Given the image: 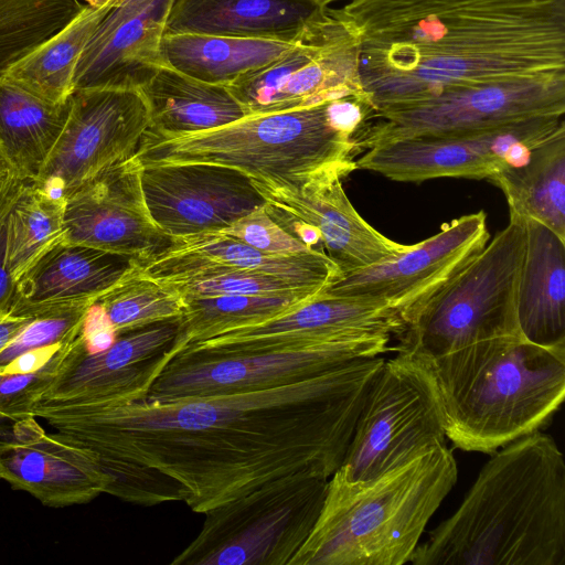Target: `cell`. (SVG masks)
<instances>
[{
	"label": "cell",
	"mask_w": 565,
	"mask_h": 565,
	"mask_svg": "<svg viewBox=\"0 0 565 565\" xmlns=\"http://www.w3.org/2000/svg\"><path fill=\"white\" fill-rule=\"evenodd\" d=\"M384 362L360 358L309 380L228 395L129 403L40 401L31 411L94 454L107 494L204 514L276 478L340 468Z\"/></svg>",
	"instance_id": "obj_1"
},
{
	"label": "cell",
	"mask_w": 565,
	"mask_h": 565,
	"mask_svg": "<svg viewBox=\"0 0 565 565\" xmlns=\"http://www.w3.org/2000/svg\"><path fill=\"white\" fill-rule=\"evenodd\" d=\"M371 117L565 81V0H350Z\"/></svg>",
	"instance_id": "obj_2"
},
{
	"label": "cell",
	"mask_w": 565,
	"mask_h": 565,
	"mask_svg": "<svg viewBox=\"0 0 565 565\" xmlns=\"http://www.w3.org/2000/svg\"><path fill=\"white\" fill-rule=\"evenodd\" d=\"M501 448L409 563L565 565V461L556 441L536 430Z\"/></svg>",
	"instance_id": "obj_3"
},
{
	"label": "cell",
	"mask_w": 565,
	"mask_h": 565,
	"mask_svg": "<svg viewBox=\"0 0 565 565\" xmlns=\"http://www.w3.org/2000/svg\"><path fill=\"white\" fill-rule=\"evenodd\" d=\"M398 355L427 382L446 437L466 451L490 454L540 430L565 396V350L521 335L477 341L437 358Z\"/></svg>",
	"instance_id": "obj_4"
},
{
	"label": "cell",
	"mask_w": 565,
	"mask_h": 565,
	"mask_svg": "<svg viewBox=\"0 0 565 565\" xmlns=\"http://www.w3.org/2000/svg\"><path fill=\"white\" fill-rule=\"evenodd\" d=\"M372 109L365 96L244 117L192 134L146 130L135 156L141 163L204 162L239 170L252 180L299 188L326 172L358 169L356 136Z\"/></svg>",
	"instance_id": "obj_5"
},
{
	"label": "cell",
	"mask_w": 565,
	"mask_h": 565,
	"mask_svg": "<svg viewBox=\"0 0 565 565\" xmlns=\"http://www.w3.org/2000/svg\"><path fill=\"white\" fill-rule=\"evenodd\" d=\"M457 476L446 444L366 481L333 473L315 527L289 565L409 563Z\"/></svg>",
	"instance_id": "obj_6"
},
{
	"label": "cell",
	"mask_w": 565,
	"mask_h": 565,
	"mask_svg": "<svg viewBox=\"0 0 565 565\" xmlns=\"http://www.w3.org/2000/svg\"><path fill=\"white\" fill-rule=\"evenodd\" d=\"M509 216L508 225L405 322L396 335L397 354L437 358L477 341L521 335L516 300L526 226Z\"/></svg>",
	"instance_id": "obj_7"
},
{
	"label": "cell",
	"mask_w": 565,
	"mask_h": 565,
	"mask_svg": "<svg viewBox=\"0 0 565 565\" xmlns=\"http://www.w3.org/2000/svg\"><path fill=\"white\" fill-rule=\"evenodd\" d=\"M328 484V478L298 472L211 509L171 564L289 565L315 527Z\"/></svg>",
	"instance_id": "obj_8"
},
{
	"label": "cell",
	"mask_w": 565,
	"mask_h": 565,
	"mask_svg": "<svg viewBox=\"0 0 565 565\" xmlns=\"http://www.w3.org/2000/svg\"><path fill=\"white\" fill-rule=\"evenodd\" d=\"M435 396L416 367L396 354L382 363L366 391L340 468L347 482L379 477L445 444Z\"/></svg>",
	"instance_id": "obj_9"
},
{
	"label": "cell",
	"mask_w": 565,
	"mask_h": 565,
	"mask_svg": "<svg viewBox=\"0 0 565 565\" xmlns=\"http://www.w3.org/2000/svg\"><path fill=\"white\" fill-rule=\"evenodd\" d=\"M391 338L372 335L226 355L182 351L166 365L146 398L167 402L276 388L355 359L379 356L390 349Z\"/></svg>",
	"instance_id": "obj_10"
},
{
	"label": "cell",
	"mask_w": 565,
	"mask_h": 565,
	"mask_svg": "<svg viewBox=\"0 0 565 565\" xmlns=\"http://www.w3.org/2000/svg\"><path fill=\"white\" fill-rule=\"evenodd\" d=\"M564 122V116H541L482 130L393 139L370 147L356 167L399 182L489 179L521 164Z\"/></svg>",
	"instance_id": "obj_11"
},
{
	"label": "cell",
	"mask_w": 565,
	"mask_h": 565,
	"mask_svg": "<svg viewBox=\"0 0 565 565\" xmlns=\"http://www.w3.org/2000/svg\"><path fill=\"white\" fill-rule=\"evenodd\" d=\"M149 125L139 89H76L64 128L34 182L53 199H63L103 169L135 154Z\"/></svg>",
	"instance_id": "obj_12"
},
{
	"label": "cell",
	"mask_w": 565,
	"mask_h": 565,
	"mask_svg": "<svg viewBox=\"0 0 565 565\" xmlns=\"http://www.w3.org/2000/svg\"><path fill=\"white\" fill-rule=\"evenodd\" d=\"M489 237L486 213L467 214L390 260L340 276L324 290L383 301L405 324L483 249Z\"/></svg>",
	"instance_id": "obj_13"
},
{
	"label": "cell",
	"mask_w": 565,
	"mask_h": 565,
	"mask_svg": "<svg viewBox=\"0 0 565 565\" xmlns=\"http://www.w3.org/2000/svg\"><path fill=\"white\" fill-rule=\"evenodd\" d=\"M135 154L99 171L64 195V238L145 262L171 246L151 218Z\"/></svg>",
	"instance_id": "obj_14"
},
{
	"label": "cell",
	"mask_w": 565,
	"mask_h": 565,
	"mask_svg": "<svg viewBox=\"0 0 565 565\" xmlns=\"http://www.w3.org/2000/svg\"><path fill=\"white\" fill-rule=\"evenodd\" d=\"M140 181L151 218L173 238L223 230L267 204L247 174L220 164H145Z\"/></svg>",
	"instance_id": "obj_15"
},
{
	"label": "cell",
	"mask_w": 565,
	"mask_h": 565,
	"mask_svg": "<svg viewBox=\"0 0 565 565\" xmlns=\"http://www.w3.org/2000/svg\"><path fill=\"white\" fill-rule=\"evenodd\" d=\"M399 315L385 302L321 291L317 297L263 323L225 331L180 352L226 355L266 352L372 335H398Z\"/></svg>",
	"instance_id": "obj_16"
},
{
	"label": "cell",
	"mask_w": 565,
	"mask_h": 565,
	"mask_svg": "<svg viewBox=\"0 0 565 565\" xmlns=\"http://www.w3.org/2000/svg\"><path fill=\"white\" fill-rule=\"evenodd\" d=\"M179 327L180 318L130 330L96 354L85 352L78 333L40 401L129 403L146 398L174 356Z\"/></svg>",
	"instance_id": "obj_17"
},
{
	"label": "cell",
	"mask_w": 565,
	"mask_h": 565,
	"mask_svg": "<svg viewBox=\"0 0 565 565\" xmlns=\"http://www.w3.org/2000/svg\"><path fill=\"white\" fill-rule=\"evenodd\" d=\"M339 172L319 174L299 188L252 180L278 223L300 224L319 235L342 275L390 260L411 245L390 239L369 224L350 202Z\"/></svg>",
	"instance_id": "obj_18"
},
{
	"label": "cell",
	"mask_w": 565,
	"mask_h": 565,
	"mask_svg": "<svg viewBox=\"0 0 565 565\" xmlns=\"http://www.w3.org/2000/svg\"><path fill=\"white\" fill-rule=\"evenodd\" d=\"M0 479L52 508L88 503L111 483L94 454L46 434L33 416L0 440Z\"/></svg>",
	"instance_id": "obj_19"
},
{
	"label": "cell",
	"mask_w": 565,
	"mask_h": 565,
	"mask_svg": "<svg viewBox=\"0 0 565 565\" xmlns=\"http://www.w3.org/2000/svg\"><path fill=\"white\" fill-rule=\"evenodd\" d=\"M175 0H118L78 62L74 90L139 89L164 65L162 39Z\"/></svg>",
	"instance_id": "obj_20"
},
{
	"label": "cell",
	"mask_w": 565,
	"mask_h": 565,
	"mask_svg": "<svg viewBox=\"0 0 565 565\" xmlns=\"http://www.w3.org/2000/svg\"><path fill=\"white\" fill-rule=\"evenodd\" d=\"M135 263L128 255L61 241L13 282L10 310L33 316L51 306L93 303Z\"/></svg>",
	"instance_id": "obj_21"
},
{
	"label": "cell",
	"mask_w": 565,
	"mask_h": 565,
	"mask_svg": "<svg viewBox=\"0 0 565 565\" xmlns=\"http://www.w3.org/2000/svg\"><path fill=\"white\" fill-rule=\"evenodd\" d=\"M327 8L318 0H175L164 34L295 41Z\"/></svg>",
	"instance_id": "obj_22"
},
{
	"label": "cell",
	"mask_w": 565,
	"mask_h": 565,
	"mask_svg": "<svg viewBox=\"0 0 565 565\" xmlns=\"http://www.w3.org/2000/svg\"><path fill=\"white\" fill-rule=\"evenodd\" d=\"M516 317L529 342L565 350V241L543 224L525 220Z\"/></svg>",
	"instance_id": "obj_23"
},
{
	"label": "cell",
	"mask_w": 565,
	"mask_h": 565,
	"mask_svg": "<svg viewBox=\"0 0 565 565\" xmlns=\"http://www.w3.org/2000/svg\"><path fill=\"white\" fill-rule=\"evenodd\" d=\"M139 90L149 110L147 130L153 132H200L248 116L227 85L195 79L167 64L158 68Z\"/></svg>",
	"instance_id": "obj_24"
},
{
	"label": "cell",
	"mask_w": 565,
	"mask_h": 565,
	"mask_svg": "<svg viewBox=\"0 0 565 565\" xmlns=\"http://www.w3.org/2000/svg\"><path fill=\"white\" fill-rule=\"evenodd\" d=\"M504 194L509 215L536 221L565 241V122L521 164L488 179Z\"/></svg>",
	"instance_id": "obj_25"
},
{
	"label": "cell",
	"mask_w": 565,
	"mask_h": 565,
	"mask_svg": "<svg viewBox=\"0 0 565 565\" xmlns=\"http://www.w3.org/2000/svg\"><path fill=\"white\" fill-rule=\"evenodd\" d=\"M300 39L281 41L196 33L164 34L161 53L167 65L188 76L211 84L230 85L241 76L281 58Z\"/></svg>",
	"instance_id": "obj_26"
},
{
	"label": "cell",
	"mask_w": 565,
	"mask_h": 565,
	"mask_svg": "<svg viewBox=\"0 0 565 565\" xmlns=\"http://www.w3.org/2000/svg\"><path fill=\"white\" fill-rule=\"evenodd\" d=\"M70 99L51 104L0 79V152L12 173L35 181L67 118Z\"/></svg>",
	"instance_id": "obj_27"
},
{
	"label": "cell",
	"mask_w": 565,
	"mask_h": 565,
	"mask_svg": "<svg viewBox=\"0 0 565 565\" xmlns=\"http://www.w3.org/2000/svg\"><path fill=\"white\" fill-rule=\"evenodd\" d=\"M158 255L273 275L317 289H326L341 276L324 252L312 248L290 256L270 255L221 232L174 237Z\"/></svg>",
	"instance_id": "obj_28"
},
{
	"label": "cell",
	"mask_w": 565,
	"mask_h": 565,
	"mask_svg": "<svg viewBox=\"0 0 565 565\" xmlns=\"http://www.w3.org/2000/svg\"><path fill=\"white\" fill-rule=\"evenodd\" d=\"M118 0L86 6L64 29L7 68L0 79L36 97L64 104L74 92V77L83 52L98 24Z\"/></svg>",
	"instance_id": "obj_29"
},
{
	"label": "cell",
	"mask_w": 565,
	"mask_h": 565,
	"mask_svg": "<svg viewBox=\"0 0 565 565\" xmlns=\"http://www.w3.org/2000/svg\"><path fill=\"white\" fill-rule=\"evenodd\" d=\"M315 297L260 295L183 297L184 311L180 317L173 354L177 355L188 344L210 339L225 331L263 323Z\"/></svg>",
	"instance_id": "obj_30"
},
{
	"label": "cell",
	"mask_w": 565,
	"mask_h": 565,
	"mask_svg": "<svg viewBox=\"0 0 565 565\" xmlns=\"http://www.w3.org/2000/svg\"><path fill=\"white\" fill-rule=\"evenodd\" d=\"M63 213L64 198L53 199L34 181L25 183L6 225V266L13 282L65 239Z\"/></svg>",
	"instance_id": "obj_31"
},
{
	"label": "cell",
	"mask_w": 565,
	"mask_h": 565,
	"mask_svg": "<svg viewBox=\"0 0 565 565\" xmlns=\"http://www.w3.org/2000/svg\"><path fill=\"white\" fill-rule=\"evenodd\" d=\"M83 0H0V75L64 29Z\"/></svg>",
	"instance_id": "obj_32"
},
{
	"label": "cell",
	"mask_w": 565,
	"mask_h": 565,
	"mask_svg": "<svg viewBox=\"0 0 565 565\" xmlns=\"http://www.w3.org/2000/svg\"><path fill=\"white\" fill-rule=\"evenodd\" d=\"M96 301L106 311L117 334L178 319L184 311L183 296L175 288L145 274L137 260Z\"/></svg>",
	"instance_id": "obj_33"
},
{
	"label": "cell",
	"mask_w": 565,
	"mask_h": 565,
	"mask_svg": "<svg viewBox=\"0 0 565 565\" xmlns=\"http://www.w3.org/2000/svg\"><path fill=\"white\" fill-rule=\"evenodd\" d=\"M90 305H56L36 311L35 318L0 352V367L29 350L74 340Z\"/></svg>",
	"instance_id": "obj_34"
},
{
	"label": "cell",
	"mask_w": 565,
	"mask_h": 565,
	"mask_svg": "<svg viewBox=\"0 0 565 565\" xmlns=\"http://www.w3.org/2000/svg\"><path fill=\"white\" fill-rule=\"evenodd\" d=\"M216 232H221L270 255L290 256L306 253L313 248L278 224L270 215L267 204L256 207L230 226Z\"/></svg>",
	"instance_id": "obj_35"
},
{
	"label": "cell",
	"mask_w": 565,
	"mask_h": 565,
	"mask_svg": "<svg viewBox=\"0 0 565 565\" xmlns=\"http://www.w3.org/2000/svg\"><path fill=\"white\" fill-rule=\"evenodd\" d=\"M70 344L36 372L0 375V420L18 422L31 416L32 408L57 375Z\"/></svg>",
	"instance_id": "obj_36"
},
{
	"label": "cell",
	"mask_w": 565,
	"mask_h": 565,
	"mask_svg": "<svg viewBox=\"0 0 565 565\" xmlns=\"http://www.w3.org/2000/svg\"><path fill=\"white\" fill-rule=\"evenodd\" d=\"M81 340L88 354H96L108 350L116 341L118 334L104 308L93 302L83 319Z\"/></svg>",
	"instance_id": "obj_37"
},
{
	"label": "cell",
	"mask_w": 565,
	"mask_h": 565,
	"mask_svg": "<svg viewBox=\"0 0 565 565\" xmlns=\"http://www.w3.org/2000/svg\"><path fill=\"white\" fill-rule=\"evenodd\" d=\"M72 341L47 344L21 353L0 367V375L36 372L54 360Z\"/></svg>",
	"instance_id": "obj_38"
},
{
	"label": "cell",
	"mask_w": 565,
	"mask_h": 565,
	"mask_svg": "<svg viewBox=\"0 0 565 565\" xmlns=\"http://www.w3.org/2000/svg\"><path fill=\"white\" fill-rule=\"evenodd\" d=\"M25 183V180H22L11 173L6 182L0 186V246L4 241L6 225L10 209Z\"/></svg>",
	"instance_id": "obj_39"
},
{
	"label": "cell",
	"mask_w": 565,
	"mask_h": 565,
	"mask_svg": "<svg viewBox=\"0 0 565 565\" xmlns=\"http://www.w3.org/2000/svg\"><path fill=\"white\" fill-rule=\"evenodd\" d=\"M35 316L13 310L0 312V352L30 323Z\"/></svg>",
	"instance_id": "obj_40"
},
{
	"label": "cell",
	"mask_w": 565,
	"mask_h": 565,
	"mask_svg": "<svg viewBox=\"0 0 565 565\" xmlns=\"http://www.w3.org/2000/svg\"><path fill=\"white\" fill-rule=\"evenodd\" d=\"M12 173L9 164L4 160L3 156L0 152V186L6 182L9 175Z\"/></svg>",
	"instance_id": "obj_41"
},
{
	"label": "cell",
	"mask_w": 565,
	"mask_h": 565,
	"mask_svg": "<svg viewBox=\"0 0 565 565\" xmlns=\"http://www.w3.org/2000/svg\"><path fill=\"white\" fill-rule=\"evenodd\" d=\"M321 4L329 7L330 3L339 0H318Z\"/></svg>",
	"instance_id": "obj_42"
}]
</instances>
